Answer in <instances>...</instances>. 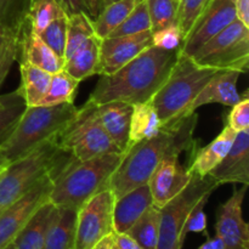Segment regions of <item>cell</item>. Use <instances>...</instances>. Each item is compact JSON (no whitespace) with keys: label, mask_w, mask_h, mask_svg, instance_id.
<instances>
[{"label":"cell","mask_w":249,"mask_h":249,"mask_svg":"<svg viewBox=\"0 0 249 249\" xmlns=\"http://www.w3.org/2000/svg\"><path fill=\"white\" fill-rule=\"evenodd\" d=\"M190 57L199 66L215 71L247 73L249 68V28L235 19L214 34Z\"/></svg>","instance_id":"obj_8"},{"label":"cell","mask_w":249,"mask_h":249,"mask_svg":"<svg viewBox=\"0 0 249 249\" xmlns=\"http://www.w3.org/2000/svg\"><path fill=\"white\" fill-rule=\"evenodd\" d=\"M58 4L61 5V7L63 9L65 14L67 16L73 14H77V12L85 11V6L83 0H57ZM87 12V11H85Z\"/></svg>","instance_id":"obj_45"},{"label":"cell","mask_w":249,"mask_h":249,"mask_svg":"<svg viewBox=\"0 0 249 249\" xmlns=\"http://www.w3.org/2000/svg\"><path fill=\"white\" fill-rule=\"evenodd\" d=\"M67 16L57 0H34L29 9L27 24L34 33L39 34L56 18Z\"/></svg>","instance_id":"obj_33"},{"label":"cell","mask_w":249,"mask_h":249,"mask_svg":"<svg viewBox=\"0 0 249 249\" xmlns=\"http://www.w3.org/2000/svg\"><path fill=\"white\" fill-rule=\"evenodd\" d=\"M79 80L74 79L65 70L51 74L48 92L39 106H56L62 104H74Z\"/></svg>","instance_id":"obj_30"},{"label":"cell","mask_w":249,"mask_h":249,"mask_svg":"<svg viewBox=\"0 0 249 249\" xmlns=\"http://www.w3.org/2000/svg\"><path fill=\"white\" fill-rule=\"evenodd\" d=\"M112 236H113V233L109 236H107V237H105L104 240L100 241L99 243H97L96 246H95L92 249H111V245H112Z\"/></svg>","instance_id":"obj_48"},{"label":"cell","mask_w":249,"mask_h":249,"mask_svg":"<svg viewBox=\"0 0 249 249\" xmlns=\"http://www.w3.org/2000/svg\"><path fill=\"white\" fill-rule=\"evenodd\" d=\"M179 50L151 48L109 75H101L89 99L94 104L119 101L129 105L151 101L169 77Z\"/></svg>","instance_id":"obj_2"},{"label":"cell","mask_w":249,"mask_h":249,"mask_svg":"<svg viewBox=\"0 0 249 249\" xmlns=\"http://www.w3.org/2000/svg\"><path fill=\"white\" fill-rule=\"evenodd\" d=\"M124 153H108L79 162L67 155L55 172L49 202L58 208L78 211L88 199L109 189V179L123 160Z\"/></svg>","instance_id":"obj_3"},{"label":"cell","mask_w":249,"mask_h":249,"mask_svg":"<svg viewBox=\"0 0 249 249\" xmlns=\"http://www.w3.org/2000/svg\"><path fill=\"white\" fill-rule=\"evenodd\" d=\"M38 36L58 57L65 60L66 44H67V16L56 18Z\"/></svg>","instance_id":"obj_36"},{"label":"cell","mask_w":249,"mask_h":249,"mask_svg":"<svg viewBox=\"0 0 249 249\" xmlns=\"http://www.w3.org/2000/svg\"><path fill=\"white\" fill-rule=\"evenodd\" d=\"M247 186L233 189V194L216 212L215 236L223 241L224 249H249V226L243 219L242 204Z\"/></svg>","instance_id":"obj_12"},{"label":"cell","mask_w":249,"mask_h":249,"mask_svg":"<svg viewBox=\"0 0 249 249\" xmlns=\"http://www.w3.org/2000/svg\"><path fill=\"white\" fill-rule=\"evenodd\" d=\"M111 249H143L128 233L113 232Z\"/></svg>","instance_id":"obj_42"},{"label":"cell","mask_w":249,"mask_h":249,"mask_svg":"<svg viewBox=\"0 0 249 249\" xmlns=\"http://www.w3.org/2000/svg\"><path fill=\"white\" fill-rule=\"evenodd\" d=\"M56 213L57 207L51 202L41 204L12 242L15 249H43L46 233Z\"/></svg>","instance_id":"obj_22"},{"label":"cell","mask_w":249,"mask_h":249,"mask_svg":"<svg viewBox=\"0 0 249 249\" xmlns=\"http://www.w3.org/2000/svg\"><path fill=\"white\" fill-rule=\"evenodd\" d=\"M96 36L92 18L85 11L67 16V44H66L65 60L79 50L91 36Z\"/></svg>","instance_id":"obj_31"},{"label":"cell","mask_w":249,"mask_h":249,"mask_svg":"<svg viewBox=\"0 0 249 249\" xmlns=\"http://www.w3.org/2000/svg\"><path fill=\"white\" fill-rule=\"evenodd\" d=\"M151 206H153V201L147 184L116 198L113 208L114 232L125 233Z\"/></svg>","instance_id":"obj_19"},{"label":"cell","mask_w":249,"mask_h":249,"mask_svg":"<svg viewBox=\"0 0 249 249\" xmlns=\"http://www.w3.org/2000/svg\"><path fill=\"white\" fill-rule=\"evenodd\" d=\"M19 73L21 85L18 90L27 107L39 106L48 92L51 74L23 61L19 62Z\"/></svg>","instance_id":"obj_26"},{"label":"cell","mask_w":249,"mask_h":249,"mask_svg":"<svg viewBox=\"0 0 249 249\" xmlns=\"http://www.w3.org/2000/svg\"><path fill=\"white\" fill-rule=\"evenodd\" d=\"M5 249H15V247H14V245H12V243H11V245L7 246V247L5 248Z\"/></svg>","instance_id":"obj_51"},{"label":"cell","mask_w":249,"mask_h":249,"mask_svg":"<svg viewBox=\"0 0 249 249\" xmlns=\"http://www.w3.org/2000/svg\"><path fill=\"white\" fill-rule=\"evenodd\" d=\"M140 0H116L105 5L96 18L92 19L94 29L100 39L111 36L112 32L129 16Z\"/></svg>","instance_id":"obj_28"},{"label":"cell","mask_w":249,"mask_h":249,"mask_svg":"<svg viewBox=\"0 0 249 249\" xmlns=\"http://www.w3.org/2000/svg\"><path fill=\"white\" fill-rule=\"evenodd\" d=\"M34 0H0V32L21 39Z\"/></svg>","instance_id":"obj_27"},{"label":"cell","mask_w":249,"mask_h":249,"mask_svg":"<svg viewBox=\"0 0 249 249\" xmlns=\"http://www.w3.org/2000/svg\"><path fill=\"white\" fill-rule=\"evenodd\" d=\"M190 180L191 174L187 168L181 165L179 155L163 158L147 181L153 206L162 208L189 185Z\"/></svg>","instance_id":"obj_15"},{"label":"cell","mask_w":249,"mask_h":249,"mask_svg":"<svg viewBox=\"0 0 249 249\" xmlns=\"http://www.w3.org/2000/svg\"><path fill=\"white\" fill-rule=\"evenodd\" d=\"M209 0H180L178 26L181 29L184 40L196 24L197 19L206 9ZM184 43V41H182Z\"/></svg>","instance_id":"obj_37"},{"label":"cell","mask_w":249,"mask_h":249,"mask_svg":"<svg viewBox=\"0 0 249 249\" xmlns=\"http://www.w3.org/2000/svg\"><path fill=\"white\" fill-rule=\"evenodd\" d=\"M114 202L113 192L106 189L78 209L74 249H92L100 241L114 232Z\"/></svg>","instance_id":"obj_10"},{"label":"cell","mask_w":249,"mask_h":249,"mask_svg":"<svg viewBox=\"0 0 249 249\" xmlns=\"http://www.w3.org/2000/svg\"><path fill=\"white\" fill-rule=\"evenodd\" d=\"M236 134L237 133L230 126L225 125L221 133L212 142L204 147L197 148L187 167L190 174H195L199 178L208 177L209 173L228 155L235 141Z\"/></svg>","instance_id":"obj_20"},{"label":"cell","mask_w":249,"mask_h":249,"mask_svg":"<svg viewBox=\"0 0 249 249\" xmlns=\"http://www.w3.org/2000/svg\"><path fill=\"white\" fill-rule=\"evenodd\" d=\"M236 19L249 28V0H235Z\"/></svg>","instance_id":"obj_43"},{"label":"cell","mask_w":249,"mask_h":249,"mask_svg":"<svg viewBox=\"0 0 249 249\" xmlns=\"http://www.w3.org/2000/svg\"><path fill=\"white\" fill-rule=\"evenodd\" d=\"M162 122L152 102L133 105L129 128V146L155 138L162 130Z\"/></svg>","instance_id":"obj_25"},{"label":"cell","mask_w":249,"mask_h":249,"mask_svg":"<svg viewBox=\"0 0 249 249\" xmlns=\"http://www.w3.org/2000/svg\"><path fill=\"white\" fill-rule=\"evenodd\" d=\"M197 249H224L223 241L218 237V236H214L211 238V236H207V241L203 245L199 246Z\"/></svg>","instance_id":"obj_47"},{"label":"cell","mask_w":249,"mask_h":249,"mask_svg":"<svg viewBox=\"0 0 249 249\" xmlns=\"http://www.w3.org/2000/svg\"><path fill=\"white\" fill-rule=\"evenodd\" d=\"M65 156L53 136L26 157L10 163L0 173V213L26 195L41 178L51 174Z\"/></svg>","instance_id":"obj_7"},{"label":"cell","mask_w":249,"mask_h":249,"mask_svg":"<svg viewBox=\"0 0 249 249\" xmlns=\"http://www.w3.org/2000/svg\"><path fill=\"white\" fill-rule=\"evenodd\" d=\"M240 75L241 73L236 71H218L198 92L191 105L187 107L181 118H186L196 113L197 109L206 105L219 104L232 107L233 105L237 104L245 96V95L242 96L237 90Z\"/></svg>","instance_id":"obj_16"},{"label":"cell","mask_w":249,"mask_h":249,"mask_svg":"<svg viewBox=\"0 0 249 249\" xmlns=\"http://www.w3.org/2000/svg\"><path fill=\"white\" fill-rule=\"evenodd\" d=\"M235 19V0H209L192 31L180 46L179 53L191 56L208 39Z\"/></svg>","instance_id":"obj_13"},{"label":"cell","mask_w":249,"mask_h":249,"mask_svg":"<svg viewBox=\"0 0 249 249\" xmlns=\"http://www.w3.org/2000/svg\"><path fill=\"white\" fill-rule=\"evenodd\" d=\"M85 6V11L92 19L96 18L97 15L104 9V0H83Z\"/></svg>","instance_id":"obj_46"},{"label":"cell","mask_w":249,"mask_h":249,"mask_svg":"<svg viewBox=\"0 0 249 249\" xmlns=\"http://www.w3.org/2000/svg\"><path fill=\"white\" fill-rule=\"evenodd\" d=\"M211 196L212 195H208V196L203 197L199 201V203L195 207L194 211L191 212L189 218H187L184 229H182V240L184 241L186 240L187 233L190 232L204 233L206 236H208V232H207V216L206 213H204V207H206L207 202H208Z\"/></svg>","instance_id":"obj_39"},{"label":"cell","mask_w":249,"mask_h":249,"mask_svg":"<svg viewBox=\"0 0 249 249\" xmlns=\"http://www.w3.org/2000/svg\"><path fill=\"white\" fill-rule=\"evenodd\" d=\"M152 46V31L101 39L99 75H109Z\"/></svg>","instance_id":"obj_14"},{"label":"cell","mask_w":249,"mask_h":249,"mask_svg":"<svg viewBox=\"0 0 249 249\" xmlns=\"http://www.w3.org/2000/svg\"><path fill=\"white\" fill-rule=\"evenodd\" d=\"M151 31V19L146 0H140L129 16L114 29L109 36H125ZM108 38V36H107Z\"/></svg>","instance_id":"obj_35"},{"label":"cell","mask_w":249,"mask_h":249,"mask_svg":"<svg viewBox=\"0 0 249 249\" xmlns=\"http://www.w3.org/2000/svg\"><path fill=\"white\" fill-rule=\"evenodd\" d=\"M18 53L19 48L12 49V50H9L2 53V55H0V87L4 83L7 74H9L10 70H11V66L18 58Z\"/></svg>","instance_id":"obj_41"},{"label":"cell","mask_w":249,"mask_h":249,"mask_svg":"<svg viewBox=\"0 0 249 249\" xmlns=\"http://www.w3.org/2000/svg\"><path fill=\"white\" fill-rule=\"evenodd\" d=\"M219 187L211 177L199 178L192 174L189 185L179 195L160 209V225L157 249H182V229L195 207L203 197Z\"/></svg>","instance_id":"obj_9"},{"label":"cell","mask_w":249,"mask_h":249,"mask_svg":"<svg viewBox=\"0 0 249 249\" xmlns=\"http://www.w3.org/2000/svg\"><path fill=\"white\" fill-rule=\"evenodd\" d=\"M17 60H19V62L23 61L31 63L50 74L63 70L65 66V60L58 57L28 26L19 39V53Z\"/></svg>","instance_id":"obj_21"},{"label":"cell","mask_w":249,"mask_h":249,"mask_svg":"<svg viewBox=\"0 0 249 249\" xmlns=\"http://www.w3.org/2000/svg\"><path fill=\"white\" fill-rule=\"evenodd\" d=\"M116 1V0H104V5H107V4H111V2Z\"/></svg>","instance_id":"obj_50"},{"label":"cell","mask_w":249,"mask_h":249,"mask_svg":"<svg viewBox=\"0 0 249 249\" xmlns=\"http://www.w3.org/2000/svg\"><path fill=\"white\" fill-rule=\"evenodd\" d=\"M236 133L243 130H249V100L246 92L245 96L231 107V111L228 113V123Z\"/></svg>","instance_id":"obj_40"},{"label":"cell","mask_w":249,"mask_h":249,"mask_svg":"<svg viewBox=\"0 0 249 249\" xmlns=\"http://www.w3.org/2000/svg\"><path fill=\"white\" fill-rule=\"evenodd\" d=\"M95 111L107 135L122 152H125L129 148V128L133 105L119 101L95 104Z\"/></svg>","instance_id":"obj_18"},{"label":"cell","mask_w":249,"mask_h":249,"mask_svg":"<svg viewBox=\"0 0 249 249\" xmlns=\"http://www.w3.org/2000/svg\"><path fill=\"white\" fill-rule=\"evenodd\" d=\"M19 48V38L0 32V55L12 49Z\"/></svg>","instance_id":"obj_44"},{"label":"cell","mask_w":249,"mask_h":249,"mask_svg":"<svg viewBox=\"0 0 249 249\" xmlns=\"http://www.w3.org/2000/svg\"><path fill=\"white\" fill-rule=\"evenodd\" d=\"M100 46L101 39L91 36L79 50L65 60L63 70L74 79L82 80L100 73Z\"/></svg>","instance_id":"obj_23"},{"label":"cell","mask_w":249,"mask_h":249,"mask_svg":"<svg viewBox=\"0 0 249 249\" xmlns=\"http://www.w3.org/2000/svg\"><path fill=\"white\" fill-rule=\"evenodd\" d=\"M151 19V31L178 24L180 0H146Z\"/></svg>","instance_id":"obj_34"},{"label":"cell","mask_w":249,"mask_h":249,"mask_svg":"<svg viewBox=\"0 0 249 249\" xmlns=\"http://www.w3.org/2000/svg\"><path fill=\"white\" fill-rule=\"evenodd\" d=\"M26 108L27 105L18 89L0 95V145L9 138Z\"/></svg>","instance_id":"obj_32"},{"label":"cell","mask_w":249,"mask_h":249,"mask_svg":"<svg viewBox=\"0 0 249 249\" xmlns=\"http://www.w3.org/2000/svg\"><path fill=\"white\" fill-rule=\"evenodd\" d=\"M74 104L27 107L9 138L0 145L7 162L26 157L53 139L77 113Z\"/></svg>","instance_id":"obj_4"},{"label":"cell","mask_w":249,"mask_h":249,"mask_svg":"<svg viewBox=\"0 0 249 249\" xmlns=\"http://www.w3.org/2000/svg\"><path fill=\"white\" fill-rule=\"evenodd\" d=\"M55 142L61 151L79 162L108 153H123L100 124L95 104L90 100L56 134Z\"/></svg>","instance_id":"obj_6"},{"label":"cell","mask_w":249,"mask_h":249,"mask_svg":"<svg viewBox=\"0 0 249 249\" xmlns=\"http://www.w3.org/2000/svg\"><path fill=\"white\" fill-rule=\"evenodd\" d=\"M218 185H249V130L236 134L235 141L223 160L209 173Z\"/></svg>","instance_id":"obj_17"},{"label":"cell","mask_w":249,"mask_h":249,"mask_svg":"<svg viewBox=\"0 0 249 249\" xmlns=\"http://www.w3.org/2000/svg\"><path fill=\"white\" fill-rule=\"evenodd\" d=\"M53 180L50 174L41 178L26 195L0 213V249L11 245L36 209L49 201Z\"/></svg>","instance_id":"obj_11"},{"label":"cell","mask_w":249,"mask_h":249,"mask_svg":"<svg viewBox=\"0 0 249 249\" xmlns=\"http://www.w3.org/2000/svg\"><path fill=\"white\" fill-rule=\"evenodd\" d=\"M216 72L179 53L169 77L151 100L163 125L181 119L187 107Z\"/></svg>","instance_id":"obj_5"},{"label":"cell","mask_w":249,"mask_h":249,"mask_svg":"<svg viewBox=\"0 0 249 249\" xmlns=\"http://www.w3.org/2000/svg\"><path fill=\"white\" fill-rule=\"evenodd\" d=\"M7 165H9V162H7V160L5 158V156L2 155L1 150H0V173L4 172V170L6 169Z\"/></svg>","instance_id":"obj_49"},{"label":"cell","mask_w":249,"mask_h":249,"mask_svg":"<svg viewBox=\"0 0 249 249\" xmlns=\"http://www.w3.org/2000/svg\"><path fill=\"white\" fill-rule=\"evenodd\" d=\"M160 208L151 206L125 233H128L143 249H157L160 240Z\"/></svg>","instance_id":"obj_29"},{"label":"cell","mask_w":249,"mask_h":249,"mask_svg":"<svg viewBox=\"0 0 249 249\" xmlns=\"http://www.w3.org/2000/svg\"><path fill=\"white\" fill-rule=\"evenodd\" d=\"M184 36L178 24L164 27L162 29L152 32V46L162 50H179L182 45Z\"/></svg>","instance_id":"obj_38"},{"label":"cell","mask_w":249,"mask_h":249,"mask_svg":"<svg viewBox=\"0 0 249 249\" xmlns=\"http://www.w3.org/2000/svg\"><path fill=\"white\" fill-rule=\"evenodd\" d=\"M77 211L58 208L44 241L43 249H74Z\"/></svg>","instance_id":"obj_24"},{"label":"cell","mask_w":249,"mask_h":249,"mask_svg":"<svg viewBox=\"0 0 249 249\" xmlns=\"http://www.w3.org/2000/svg\"><path fill=\"white\" fill-rule=\"evenodd\" d=\"M196 113L162 126L155 138L140 141L129 146L124 152L121 164L109 179V189L114 197L123 196L126 192L147 184L151 174L160 160L170 155L186 152L194 157L198 148V140L194 138L197 124Z\"/></svg>","instance_id":"obj_1"}]
</instances>
